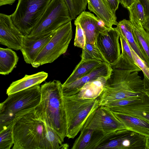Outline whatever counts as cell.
<instances>
[{"label":"cell","mask_w":149,"mask_h":149,"mask_svg":"<svg viewBox=\"0 0 149 149\" xmlns=\"http://www.w3.org/2000/svg\"><path fill=\"white\" fill-rule=\"evenodd\" d=\"M41 99L36 113L45 124L54 129L63 142L66 137V121L62 92L59 80L47 82L41 86Z\"/></svg>","instance_id":"obj_1"},{"label":"cell","mask_w":149,"mask_h":149,"mask_svg":"<svg viewBox=\"0 0 149 149\" xmlns=\"http://www.w3.org/2000/svg\"><path fill=\"white\" fill-rule=\"evenodd\" d=\"M35 108L23 110L15 115L12 149H42L46 125L37 115Z\"/></svg>","instance_id":"obj_2"},{"label":"cell","mask_w":149,"mask_h":149,"mask_svg":"<svg viewBox=\"0 0 149 149\" xmlns=\"http://www.w3.org/2000/svg\"><path fill=\"white\" fill-rule=\"evenodd\" d=\"M66 121V137L74 139L100 107L99 97L79 98L77 94L63 96Z\"/></svg>","instance_id":"obj_3"},{"label":"cell","mask_w":149,"mask_h":149,"mask_svg":"<svg viewBox=\"0 0 149 149\" xmlns=\"http://www.w3.org/2000/svg\"><path fill=\"white\" fill-rule=\"evenodd\" d=\"M41 99L40 84L8 95L0 104V125L13 120L19 112L36 108Z\"/></svg>","instance_id":"obj_4"},{"label":"cell","mask_w":149,"mask_h":149,"mask_svg":"<svg viewBox=\"0 0 149 149\" xmlns=\"http://www.w3.org/2000/svg\"><path fill=\"white\" fill-rule=\"evenodd\" d=\"M72 36L71 21L57 29L31 63L32 66L37 68L54 62L66 52Z\"/></svg>","instance_id":"obj_5"},{"label":"cell","mask_w":149,"mask_h":149,"mask_svg":"<svg viewBox=\"0 0 149 149\" xmlns=\"http://www.w3.org/2000/svg\"><path fill=\"white\" fill-rule=\"evenodd\" d=\"M51 0H18L10 15L15 25L24 35H29Z\"/></svg>","instance_id":"obj_6"},{"label":"cell","mask_w":149,"mask_h":149,"mask_svg":"<svg viewBox=\"0 0 149 149\" xmlns=\"http://www.w3.org/2000/svg\"><path fill=\"white\" fill-rule=\"evenodd\" d=\"M72 20L65 0H51L29 35L36 36L53 31Z\"/></svg>","instance_id":"obj_7"},{"label":"cell","mask_w":149,"mask_h":149,"mask_svg":"<svg viewBox=\"0 0 149 149\" xmlns=\"http://www.w3.org/2000/svg\"><path fill=\"white\" fill-rule=\"evenodd\" d=\"M149 146V138L126 129L114 132L97 149H148Z\"/></svg>","instance_id":"obj_8"},{"label":"cell","mask_w":149,"mask_h":149,"mask_svg":"<svg viewBox=\"0 0 149 149\" xmlns=\"http://www.w3.org/2000/svg\"><path fill=\"white\" fill-rule=\"evenodd\" d=\"M84 125L104 134L126 129L109 109L102 106H100Z\"/></svg>","instance_id":"obj_9"},{"label":"cell","mask_w":149,"mask_h":149,"mask_svg":"<svg viewBox=\"0 0 149 149\" xmlns=\"http://www.w3.org/2000/svg\"><path fill=\"white\" fill-rule=\"evenodd\" d=\"M119 38L118 31L112 27L106 34H99L96 38L97 46L111 66L117 63L120 55Z\"/></svg>","instance_id":"obj_10"},{"label":"cell","mask_w":149,"mask_h":149,"mask_svg":"<svg viewBox=\"0 0 149 149\" xmlns=\"http://www.w3.org/2000/svg\"><path fill=\"white\" fill-rule=\"evenodd\" d=\"M24 34L15 25L10 15L0 13V43L18 50L22 45Z\"/></svg>","instance_id":"obj_11"},{"label":"cell","mask_w":149,"mask_h":149,"mask_svg":"<svg viewBox=\"0 0 149 149\" xmlns=\"http://www.w3.org/2000/svg\"><path fill=\"white\" fill-rule=\"evenodd\" d=\"M74 22H78L84 30L86 43L96 45L97 37L99 33L106 34L111 29L90 12L83 11L77 17Z\"/></svg>","instance_id":"obj_12"},{"label":"cell","mask_w":149,"mask_h":149,"mask_svg":"<svg viewBox=\"0 0 149 149\" xmlns=\"http://www.w3.org/2000/svg\"><path fill=\"white\" fill-rule=\"evenodd\" d=\"M112 68L107 62H102L88 74L68 84L62 85L63 96H69L77 94L86 83L102 77H109Z\"/></svg>","instance_id":"obj_13"},{"label":"cell","mask_w":149,"mask_h":149,"mask_svg":"<svg viewBox=\"0 0 149 149\" xmlns=\"http://www.w3.org/2000/svg\"><path fill=\"white\" fill-rule=\"evenodd\" d=\"M54 31L36 36L24 35L20 50L26 63L31 64L51 38Z\"/></svg>","instance_id":"obj_14"},{"label":"cell","mask_w":149,"mask_h":149,"mask_svg":"<svg viewBox=\"0 0 149 149\" xmlns=\"http://www.w3.org/2000/svg\"><path fill=\"white\" fill-rule=\"evenodd\" d=\"M89 10L94 13L108 28L116 25L115 13L111 10L107 0H87Z\"/></svg>","instance_id":"obj_15"},{"label":"cell","mask_w":149,"mask_h":149,"mask_svg":"<svg viewBox=\"0 0 149 149\" xmlns=\"http://www.w3.org/2000/svg\"><path fill=\"white\" fill-rule=\"evenodd\" d=\"M143 92L142 99L137 102L109 109L113 111L123 113L149 122V97Z\"/></svg>","instance_id":"obj_16"},{"label":"cell","mask_w":149,"mask_h":149,"mask_svg":"<svg viewBox=\"0 0 149 149\" xmlns=\"http://www.w3.org/2000/svg\"><path fill=\"white\" fill-rule=\"evenodd\" d=\"M48 76V73L44 71L30 75L26 74L22 79L13 81L10 84L7 90L6 94L8 95L40 84Z\"/></svg>","instance_id":"obj_17"},{"label":"cell","mask_w":149,"mask_h":149,"mask_svg":"<svg viewBox=\"0 0 149 149\" xmlns=\"http://www.w3.org/2000/svg\"><path fill=\"white\" fill-rule=\"evenodd\" d=\"M111 111L126 129L149 138V122L123 113Z\"/></svg>","instance_id":"obj_18"},{"label":"cell","mask_w":149,"mask_h":149,"mask_svg":"<svg viewBox=\"0 0 149 149\" xmlns=\"http://www.w3.org/2000/svg\"><path fill=\"white\" fill-rule=\"evenodd\" d=\"M116 28L125 38L130 47L147 65V59L138 44L130 21L123 19L118 22Z\"/></svg>","instance_id":"obj_19"},{"label":"cell","mask_w":149,"mask_h":149,"mask_svg":"<svg viewBox=\"0 0 149 149\" xmlns=\"http://www.w3.org/2000/svg\"><path fill=\"white\" fill-rule=\"evenodd\" d=\"M119 34L122 53L118 62L115 65L111 66V68L133 70L139 72L141 71V69L134 60L130 47L126 40L121 33Z\"/></svg>","instance_id":"obj_20"},{"label":"cell","mask_w":149,"mask_h":149,"mask_svg":"<svg viewBox=\"0 0 149 149\" xmlns=\"http://www.w3.org/2000/svg\"><path fill=\"white\" fill-rule=\"evenodd\" d=\"M109 77H100L86 84L77 93L78 97L82 99H93L98 97L102 92L107 81Z\"/></svg>","instance_id":"obj_21"},{"label":"cell","mask_w":149,"mask_h":149,"mask_svg":"<svg viewBox=\"0 0 149 149\" xmlns=\"http://www.w3.org/2000/svg\"><path fill=\"white\" fill-rule=\"evenodd\" d=\"M19 57L10 48H0V74L6 75L11 72L16 66Z\"/></svg>","instance_id":"obj_22"},{"label":"cell","mask_w":149,"mask_h":149,"mask_svg":"<svg viewBox=\"0 0 149 149\" xmlns=\"http://www.w3.org/2000/svg\"><path fill=\"white\" fill-rule=\"evenodd\" d=\"M102 63L95 60L84 61L81 60L71 74L62 85H64L68 84L84 76Z\"/></svg>","instance_id":"obj_23"},{"label":"cell","mask_w":149,"mask_h":149,"mask_svg":"<svg viewBox=\"0 0 149 149\" xmlns=\"http://www.w3.org/2000/svg\"><path fill=\"white\" fill-rule=\"evenodd\" d=\"M132 26L138 44L147 59V65L149 68V33L141 24H132Z\"/></svg>","instance_id":"obj_24"},{"label":"cell","mask_w":149,"mask_h":149,"mask_svg":"<svg viewBox=\"0 0 149 149\" xmlns=\"http://www.w3.org/2000/svg\"><path fill=\"white\" fill-rule=\"evenodd\" d=\"M46 128L47 132L43 141L42 149L68 148L69 145L63 144L60 137L54 129L47 125Z\"/></svg>","instance_id":"obj_25"},{"label":"cell","mask_w":149,"mask_h":149,"mask_svg":"<svg viewBox=\"0 0 149 149\" xmlns=\"http://www.w3.org/2000/svg\"><path fill=\"white\" fill-rule=\"evenodd\" d=\"M13 120L0 125V149H10L14 144Z\"/></svg>","instance_id":"obj_26"},{"label":"cell","mask_w":149,"mask_h":149,"mask_svg":"<svg viewBox=\"0 0 149 149\" xmlns=\"http://www.w3.org/2000/svg\"><path fill=\"white\" fill-rule=\"evenodd\" d=\"M129 21L132 24H141L142 26L146 22L144 8L139 0H137L129 6Z\"/></svg>","instance_id":"obj_27"},{"label":"cell","mask_w":149,"mask_h":149,"mask_svg":"<svg viewBox=\"0 0 149 149\" xmlns=\"http://www.w3.org/2000/svg\"><path fill=\"white\" fill-rule=\"evenodd\" d=\"M81 57L83 60H95L107 63L96 45L89 43H86L84 48L82 49Z\"/></svg>","instance_id":"obj_28"},{"label":"cell","mask_w":149,"mask_h":149,"mask_svg":"<svg viewBox=\"0 0 149 149\" xmlns=\"http://www.w3.org/2000/svg\"><path fill=\"white\" fill-rule=\"evenodd\" d=\"M94 131L84 125L79 136L76 139L72 149H86L89 143Z\"/></svg>","instance_id":"obj_29"},{"label":"cell","mask_w":149,"mask_h":149,"mask_svg":"<svg viewBox=\"0 0 149 149\" xmlns=\"http://www.w3.org/2000/svg\"><path fill=\"white\" fill-rule=\"evenodd\" d=\"M143 96V95L140 96L130 97L119 100L111 101L107 102L101 106L109 108L113 107L128 105L139 102L142 99Z\"/></svg>","instance_id":"obj_30"},{"label":"cell","mask_w":149,"mask_h":149,"mask_svg":"<svg viewBox=\"0 0 149 149\" xmlns=\"http://www.w3.org/2000/svg\"><path fill=\"white\" fill-rule=\"evenodd\" d=\"M74 24L76 26L74 46L83 49L86 43L85 35L84 30L78 22H74Z\"/></svg>","instance_id":"obj_31"},{"label":"cell","mask_w":149,"mask_h":149,"mask_svg":"<svg viewBox=\"0 0 149 149\" xmlns=\"http://www.w3.org/2000/svg\"><path fill=\"white\" fill-rule=\"evenodd\" d=\"M134 60L138 66L143 72L144 75L145 76L149 81V68L148 66L138 56L134 50L130 48Z\"/></svg>","instance_id":"obj_32"},{"label":"cell","mask_w":149,"mask_h":149,"mask_svg":"<svg viewBox=\"0 0 149 149\" xmlns=\"http://www.w3.org/2000/svg\"><path fill=\"white\" fill-rule=\"evenodd\" d=\"M139 0L144 8L146 22L149 19V0Z\"/></svg>","instance_id":"obj_33"},{"label":"cell","mask_w":149,"mask_h":149,"mask_svg":"<svg viewBox=\"0 0 149 149\" xmlns=\"http://www.w3.org/2000/svg\"><path fill=\"white\" fill-rule=\"evenodd\" d=\"M110 7L115 13L118 9L120 2L119 0H107Z\"/></svg>","instance_id":"obj_34"},{"label":"cell","mask_w":149,"mask_h":149,"mask_svg":"<svg viewBox=\"0 0 149 149\" xmlns=\"http://www.w3.org/2000/svg\"><path fill=\"white\" fill-rule=\"evenodd\" d=\"M144 76L143 79L144 86L142 92L144 93L149 97V81L145 76Z\"/></svg>","instance_id":"obj_35"},{"label":"cell","mask_w":149,"mask_h":149,"mask_svg":"<svg viewBox=\"0 0 149 149\" xmlns=\"http://www.w3.org/2000/svg\"><path fill=\"white\" fill-rule=\"evenodd\" d=\"M137 0H119L121 5L125 8H127Z\"/></svg>","instance_id":"obj_36"},{"label":"cell","mask_w":149,"mask_h":149,"mask_svg":"<svg viewBox=\"0 0 149 149\" xmlns=\"http://www.w3.org/2000/svg\"><path fill=\"white\" fill-rule=\"evenodd\" d=\"M16 0H0V6L9 5H12Z\"/></svg>","instance_id":"obj_37"},{"label":"cell","mask_w":149,"mask_h":149,"mask_svg":"<svg viewBox=\"0 0 149 149\" xmlns=\"http://www.w3.org/2000/svg\"><path fill=\"white\" fill-rule=\"evenodd\" d=\"M142 26L144 29L149 33V19Z\"/></svg>","instance_id":"obj_38"},{"label":"cell","mask_w":149,"mask_h":149,"mask_svg":"<svg viewBox=\"0 0 149 149\" xmlns=\"http://www.w3.org/2000/svg\"><path fill=\"white\" fill-rule=\"evenodd\" d=\"M148 149H149V148H148Z\"/></svg>","instance_id":"obj_39"}]
</instances>
